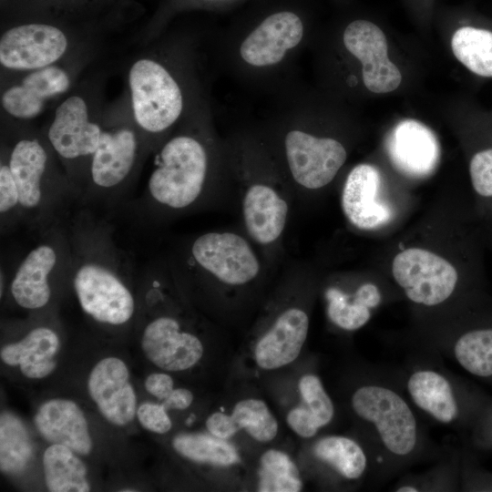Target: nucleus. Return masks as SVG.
<instances>
[{"label": "nucleus", "mask_w": 492, "mask_h": 492, "mask_svg": "<svg viewBox=\"0 0 492 492\" xmlns=\"http://www.w3.org/2000/svg\"><path fill=\"white\" fill-rule=\"evenodd\" d=\"M385 145L393 165L408 177L429 176L438 165V140L429 128L417 120L398 122L389 133Z\"/></svg>", "instance_id": "6ab92c4d"}, {"label": "nucleus", "mask_w": 492, "mask_h": 492, "mask_svg": "<svg viewBox=\"0 0 492 492\" xmlns=\"http://www.w3.org/2000/svg\"><path fill=\"white\" fill-rule=\"evenodd\" d=\"M123 361L107 357L98 362L88 378V392L98 410L110 423L125 425L137 414V397Z\"/></svg>", "instance_id": "aec40b11"}, {"label": "nucleus", "mask_w": 492, "mask_h": 492, "mask_svg": "<svg viewBox=\"0 0 492 492\" xmlns=\"http://www.w3.org/2000/svg\"><path fill=\"white\" fill-rule=\"evenodd\" d=\"M451 46L456 57L470 71L492 77V32L463 26L455 32Z\"/></svg>", "instance_id": "cd10ccee"}, {"label": "nucleus", "mask_w": 492, "mask_h": 492, "mask_svg": "<svg viewBox=\"0 0 492 492\" xmlns=\"http://www.w3.org/2000/svg\"><path fill=\"white\" fill-rule=\"evenodd\" d=\"M68 229L71 242L69 274L82 310L95 321L121 325L134 314L135 300L124 279L129 260L118 249L103 221L80 213Z\"/></svg>", "instance_id": "0eeeda50"}, {"label": "nucleus", "mask_w": 492, "mask_h": 492, "mask_svg": "<svg viewBox=\"0 0 492 492\" xmlns=\"http://www.w3.org/2000/svg\"><path fill=\"white\" fill-rule=\"evenodd\" d=\"M273 96L274 110L258 128L298 200L333 182L347 149L335 136L321 132L314 107L297 82Z\"/></svg>", "instance_id": "423d86ee"}, {"label": "nucleus", "mask_w": 492, "mask_h": 492, "mask_svg": "<svg viewBox=\"0 0 492 492\" xmlns=\"http://www.w3.org/2000/svg\"><path fill=\"white\" fill-rule=\"evenodd\" d=\"M225 149L229 194L237 203L241 230L276 270L296 200L293 190L258 128L225 137Z\"/></svg>", "instance_id": "7ed1b4c3"}, {"label": "nucleus", "mask_w": 492, "mask_h": 492, "mask_svg": "<svg viewBox=\"0 0 492 492\" xmlns=\"http://www.w3.org/2000/svg\"><path fill=\"white\" fill-rule=\"evenodd\" d=\"M46 484L51 492H87V469L83 462L66 446L54 444L44 453Z\"/></svg>", "instance_id": "a878e982"}, {"label": "nucleus", "mask_w": 492, "mask_h": 492, "mask_svg": "<svg viewBox=\"0 0 492 492\" xmlns=\"http://www.w3.org/2000/svg\"><path fill=\"white\" fill-rule=\"evenodd\" d=\"M354 412L373 423L385 447L395 455H408L416 444V421L405 401L378 385L357 389L352 397Z\"/></svg>", "instance_id": "ddd939ff"}, {"label": "nucleus", "mask_w": 492, "mask_h": 492, "mask_svg": "<svg viewBox=\"0 0 492 492\" xmlns=\"http://www.w3.org/2000/svg\"><path fill=\"white\" fill-rule=\"evenodd\" d=\"M146 390L160 400H165L173 391V380L166 374H151L145 381Z\"/></svg>", "instance_id": "ea45409f"}, {"label": "nucleus", "mask_w": 492, "mask_h": 492, "mask_svg": "<svg viewBox=\"0 0 492 492\" xmlns=\"http://www.w3.org/2000/svg\"><path fill=\"white\" fill-rule=\"evenodd\" d=\"M313 453L348 479L359 478L366 467L364 452L357 443L348 437H323L315 444Z\"/></svg>", "instance_id": "c756f323"}, {"label": "nucleus", "mask_w": 492, "mask_h": 492, "mask_svg": "<svg viewBox=\"0 0 492 492\" xmlns=\"http://www.w3.org/2000/svg\"><path fill=\"white\" fill-rule=\"evenodd\" d=\"M353 295L370 309L377 306L381 301L378 288L370 282L361 284Z\"/></svg>", "instance_id": "79ce46f5"}, {"label": "nucleus", "mask_w": 492, "mask_h": 492, "mask_svg": "<svg viewBox=\"0 0 492 492\" xmlns=\"http://www.w3.org/2000/svg\"><path fill=\"white\" fill-rule=\"evenodd\" d=\"M150 152L133 119L128 97L105 109L100 141L81 200L114 202L128 190Z\"/></svg>", "instance_id": "1a4fd4ad"}, {"label": "nucleus", "mask_w": 492, "mask_h": 492, "mask_svg": "<svg viewBox=\"0 0 492 492\" xmlns=\"http://www.w3.org/2000/svg\"><path fill=\"white\" fill-rule=\"evenodd\" d=\"M166 410L162 404L145 402L138 406L137 416L144 428L154 433L165 434L172 426Z\"/></svg>", "instance_id": "4c0bfd02"}, {"label": "nucleus", "mask_w": 492, "mask_h": 492, "mask_svg": "<svg viewBox=\"0 0 492 492\" xmlns=\"http://www.w3.org/2000/svg\"><path fill=\"white\" fill-rule=\"evenodd\" d=\"M128 0H8L1 8L5 20L46 17L74 23L114 17Z\"/></svg>", "instance_id": "4be33fe9"}, {"label": "nucleus", "mask_w": 492, "mask_h": 492, "mask_svg": "<svg viewBox=\"0 0 492 492\" xmlns=\"http://www.w3.org/2000/svg\"><path fill=\"white\" fill-rule=\"evenodd\" d=\"M250 0H160L147 25L145 35L149 39L159 37L177 16L194 11L222 13Z\"/></svg>", "instance_id": "7c9ffc66"}, {"label": "nucleus", "mask_w": 492, "mask_h": 492, "mask_svg": "<svg viewBox=\"0 0 492 492\" xmlns=\"http://www.w3.org/2000/svg\"><path fill=\"white\" fill-rule=\"evenodd\" d=\"M33 455V445L22 421L15 415L0 416V468L6 474L24 471Z\"/></svg>", "instance_id": "bb28decb"}, {"label": "nucleus", "mask_w": 492, "mask_h": 492, "mask_svg": "<svg viewBox=\"0 0 492 492\" xmlns=\"http://www.w3.org/2000/svg\"><path fill=\"white\" fill-rule=\"evenodd\" d=\"M397 491L398 492H416L417 489L414 487L405 486V487H399Z\"/></svg>", "instance_id": "37998d69"}, {"label": "nucleus", "mask_w": 492, "mask_h": 492, "mask_svg": "<svg viewBox=\"0 0 492 492\" xmlns=\"http://www.w3.org/2000/svg\"><path fill=\"white\" fill-rule=\"evenodd\" d=\"M258 491L298 492L302 484L296 465L285 453L270 449L261 456Z\"/></svg>", "instance_id": "2f4dec72"}, {"label": "nucleus", "mask_w": 492, "mask_h": 492, "mask_svg": "<svg viewBox=\"0 0 492 492\" xmlns=\"http://www.w3.org/2000/svg\"><path fill=\"white\" fill-rule=\"evenodd\" d=\"M193 401L192 393L184 388L173 389L170 395L164 400L163 405L166 409L183 410L189 407Z\"/></svg>", "instance_id": "a19ab883"}, {"label": "nucleus", "mask_w": 492, "mask_h": 492, "mask_svg": "<svg viewBox=\"0 0 492 492\" xmlns=\"http://www.w3.org/2000/svg\"><path fill=\"white\" fill-rule=\"evenodd\" d=\"M289 426L302 437H312L321 427L317 420L305 406L292 409L287 415Z\"/></svg>", "instance_id": "58836bf2"}, {"label": "nucleus", "mask_w": 492, "mask_h": 492, "mask_svg": "<svg viewBox=\"0 0 492 492\" xmlns=\"http://www.w3.org/2000/svg\"><path fill=\"white\" fill-rule=\"evenodd\" d=\"M471 183L477 194L492 197V149L476 153L469 164Z\"/></svg>", "instance_id": "e433bc0d"}, {"label": "nucleus", "mask_w": 492, "mask_h": 492, "mask_svg": "<svg viewBox=\"0 0 492 492\" xmlns=\"http://www.w3.org/2000/svg\"><path fill=\"white\" fill-rule=\"evenodd\" d=\"M40 242L20 261L9 291L16 304L37 310L46 306L52 295V280L70 272L71 242L63 224L43 232Z\"/></svg>", "instance_id": "f8f14e48"}, {"label": "nucleus", "mask_w": 492, "mask_h": 492, "mask_svg": "<svg viewBox=\"0 0 492 492\" xmlns=\"http://www.w3.org/2000/svg\"><path fill=\"white\" fill-rule=\"evenodd\" d=\"M299 390L306 408L312 413L319 423L323 426L332 420L334 409L333 405L318 376L306 374L299 382Z\"/></svg>", "instance_id": "c9c22d12"}, {"label": "nucleus", "mask_w": 492, "mask_h": 492, "mask_svg": "<svg viewBox=\"0 0 492 492\" xmlns=\"http://www.w3.org/2000/svg\"><path fill=\"white\" fill-rule=\"evenodd\" d=\"M1 140V230L24 224L43 232L62 224L79 195L43 132L9 124Z\"/></svg>", "instance_id": "39448f33"}, {"label": "nucleus", "mask_w": 492, "mask_h": 492, "mask_svg": "<svg viewBox=\"0 0 492 492\" xmlns=\"http://www.w3.org/2000/svg\"><path fill=\"white\" fill-rule=\"evenodd\" d=\"M141 347L150 362L173 372L190 368L203 354L200 340L183 331L179 320L169 314L157 316L146 325Z\"/></svg>", "instance_id": "f3484780"}, {"label": "nucleus", "mask_w": 492, "mask_h": 492, "mask_svg": "<svg viewBox=\"0 0 492 492\" xmlns=\"http://www.w3.org/2000/svg\"><path fill=\"white\" fill-rule=\"evenodd\" d=\"M324 297L327 301L328 318L343 330H357L371 318L369 307L336 286H329L324 292Z\"/></svg>", "instance_id": "f704fd0d"}, {"label": "nucleus", "mask_w": 492, "mask_h": 492, "mask_svg": "<svg viewBox=\"0 0 492 492\" xmlns=\"http://www.w3.org/2000/svg\"><path fill=\"white\" fill-rule=\"evenodd\" d=\"M34 422L48 442L66 446L80 455H87L91 451L92 441L86 417L73 401H46L38 408Z\"/></svg>", "instance_id": "5701e85b"}, {"label": "nucleus", "mask_w": 492, "mask_h": 492, "mask_svg": "<svg viewBox=\"0 0 492 492\" xmlns=\"http://www.w3.org/2000/svg\"><path fill=\"white\" fill-rule=\"evenodd\" d=\"M415 405L442 423H450L457 415V405L449 382L434 371H418L407 383Z\"/></svg>", "instance_id": "393cba45"}, {"label": "nucleus", "mask_w": 492, "mask_h": 492, "mask_svg": "<svg viewBox=\"0 0 492 492\" xmlns=\"http://www.w3.org/2000/svg\"><path fill=\"white\" fill-rule=\"evenodd\" d=\"M309 28L302 0H257L223 34L220 60L239 83L273 96L296 83V62Z\"/></svg>", "instance_id": "f03ea898"}, {"label": "nucleus", "mask_w": 492, "mask_h": 492, "mask_svg": "<svg viewBox=\"0 0 492 492\" xmlns=\"http://www.w3.org/2000/svg\"><path fill=\"white\" fill-rule=\"evenodd\" d=\"M146 205L171 219L230 199L225 138L215 127L206 96L154 152Z\"/></svg>", "instance_id": "f257e3e1"}, {"label": "nucleus", "mask_w": 492, "mask_h": 492, "mask_svg": "<svg viewBox=\"0 0 492 492\" xmlns=\"http://www.w3.org/2000/svg\"><path fill=\"white\" fill-rule=\"evenodd\" d=\"M59 347L56 332L46 326L32 329L20 341L5 345L1 359L9 365H19L28 378H43L56 368L54 356Z\"/></svg>", "instance_id": "b1692460"}, {"label": "nucleus", "mask_w": 492, "mask_h": 492, "mask_svg": "<svg viewBox=\"0 0 492 492\" xmlns=\"http://www.w3.org/2000/svg\"><path fill=\"white\" fill-rule=\"evenodd\" d=\"M169 261L176 273L219 289L223 295L254 287L274 270L241 230L199 234Z\"/></svg>", "instance_id": "6e6552de"}, {"label": "nucleus", "mask_w": 492, "mask_h": 492, "mask_svg": "<svg viewBox=\"0 0 492 492\" xmlns=\"http://www.w3.org/2000/svg\"><path fill=\"white\" fill-rule=\"evenodd\" d=\"M174 449L184 457L200 463L228 466L240 462L235 447L213 435L180 434L173 441Z\"/></svg>", "instance_id": "c85d7f7f"}, {"label": "nucleus", "mask_w": 492, "mask_h": 492, "mask_svg": "<svg viewBox=\"0 0 492 492\" xmlns=\"http://www.w3.org/2000/svg\"><path fill=\"white\" fill-rule=\"evenodd\" d=\"M73 81L74 71L62 63L15 74L1 89V108L9 120L25 124L39 116L48 102L67 94Z\"/></svg>", "instance_id": "4468645a"}, {"label": "nucleus", "mask_w": 492, "mask_h": 492, "mask_svg": "<svg viewBox=\"0 0 492 492\" xmlns=\"http://www.w3.org/2000/svg\"><path fill=\"white\" fill-rule=\"evenodd\" d=\"M160 36L154 48L131 64L127 77L133 119L153 153L208 96L199 73L194 35Z\"/></svg>", "instance_id": "20e7f679"}, {"label": "nucleus", "mask_w": 492, "mask_h": 492, "mask_svg": "<svg viewBox=\"0 0 492 492\" xmlns=\"http://www.w3.org/2000/svg\"><path fill=\"white\" fill-rule=\"evenodd\" d=\"M232 430L236 434L245 429L259 442L272 440L278 432V423L266 404L260 399H244L238 402L230 415Z\"/></svg>", "instance_id": "473e14b6"}, {"label": "nucleus", "mask_w": 492, "mask_h": 492, "mask_svg": "<svg viewBox=\"0 0 492 492\" xmlns=\"http://www.w3.org/2000/svg\"><path fill=\"white\" fill-rule=\"evenodd\" d=\"M392 272L409 300L427 306L446 301L458 278L455 267L446 259L420 248L399 252L393 260Z\"/></svg>", "instance_id": "2eb2a0df"}, {"label": "nucleus", "mask_w": 492, "mask_h": 492, "mask_svg": "<svg viewBox=\"0 0 492 492\" xmlns=\"http://www.w3.org/2000/svg\"><path fill=\"white\" fill-rule=\"evenodd\" d=\"M0 36V65L9 75L61 63L70 52L79 23L46 17L5 20Z\"/></svg>", "instance_id": "9b49d317"}, {"label": "nucleus", "mask_w": 492, "mask_h": 492, "mask_svg": "<svg viewBox=\"0 0 492 492\" xmlns=\"http://www.w3.org/2000/svg\"><path fill=\"white\" fill-rule=\"evenodd\" d=\"M98 91L84 87L57 105L42 131L81 199L91 159L99 144L104 110Z\"/></svg>", "instance_id": "9d476101"}, {"label": "nucleus", "mask_w": 492, "mask_h": 492, "mask_svg": "<svg viewBox=\"0 0 492 492\" xmlns=\"http://www.w3.org/2000/svg\"><path fill=\"white\" fill-rule=\"evenodd\" d=\"M309 324L307 312L298 303H281L255 346L257 364L272 370L293 362L304 344Z\"/></svg>", "instance_id": "a211bd4d"}, {"label": "nucleus", "mask_w": 492, "mask_h": 492, "mask_svg": "<svg viewBox=\"0 0 492 492\" xmlns=\"http://www.w3.org/2000/svg\"><path fill=\"white\" fill-rule=\"evenodd\" d=\"M8 0H1V8H3L6 4Z\"/></svg>", "instance_id": "c03bdc74"}, {"label": "nucleus", "mask_w": 492, "mask_h": 492, "mask_svg": "<svg viewBox=\"0 0 492 492\" xmlns=\"http://www.w3.org/2000/svg\"><path fill=\"white\" fill-rule=\"evenodd\" d=\"M455 356L469 373L477 376L492 375V329L468 332L456 343Z\"/></svg>", "instance_id": "72a5a7b5"}, {"label": "nucleus", "mask_w": 492, "mask_h": 492, "mask_svg": "<svg viewBox=\"0 0 492 492\" xmlns=\"http://www.w3.org/2000/svg\"><path fill=\"white\" fill-rule=\"evenodd\" d=\"M380 185V173L371 164L361 163L349 171L342 190L341 206L350 224L371 230L391 219L389 206L377 199Z\"/></svg>", "instance_id": "412c9836"}, {"label": "nucleus", "mask_w": 492, "mask_h": 492, "mask_svg": "<svg viewBox=\"0 0 492 492\" xmlns=\"http://www.w3.org/2000/svg\"><path fill=\"white\" fill-rule=\"evenodd\" d=\"M341 45L361 64L362 81L369 91L384 94L399 87L402 75L388 58L385 36L375 24L364 19L349 22L341 33Z\"/></svg>", "instance_id": "dca6fc26"}]
</instances>
